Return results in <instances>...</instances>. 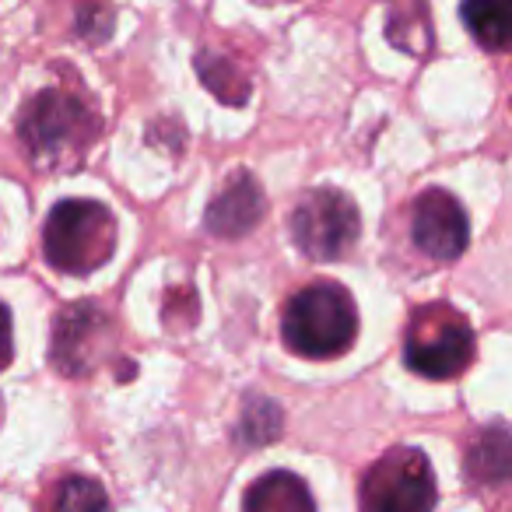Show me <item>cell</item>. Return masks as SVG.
Wrapping results in <instances>:
<instances>
[{
  "mask_svg": "<svg viewBox=\"0 0 512 512\" xmlns=\"http://www.w3.org/2000/svg\"><path fill=\"white\" fill-rule=\"evenodd\" d=\"M116 218L99 200H60L46 218L43 249L57 271L92 274L116 249Z\"/></svg>",
  "mask_w": 512,
  "mask_h": 512,
  "instance_id": "cell-1",
  "label": "cell"
},
{
  "mask_svg": "<svg viewBox=\"0 0 512 512\" xmlns=\"http://www.w3.org/2000/svg\"><path fill=\"white\" fill-rule=\"evenodd\" d=\"M285 344L302 358H337L358 334V313L341 285H309L285 309Z\"/></svg>",
  "mask_w": 512,
  "mask_h": 512,
  "instance_id": "cell-2",
  "label": "cell"
},
{
  "mask_svg": "<svg viewBox=\"0 0 512 512\" xmlns=\"http://www.w3.org/2000/svg\"><path fill=\"white\" fill-rule=\"evenodd\" d=\"M362 232L358 204L344 190H309L292 214V239L309 260H337Z\"/></svg>",
  "mask_w": 512,
  "mask_h": 512,
  "instance_id": "cell-3",
  "label": "cell"
},
{
  "mask_svg": "<svg viewBox=\"0 0 512 512\" xmlns=\"http://www.w3.org/2000/svg\"><path fill=\"white\" fill-rule=\"evenodd\" d=\"M432 505V467L411 446H397L379 456L362 481V512H432Z\"/></svg>",
  "mask_w": 512,
  "mask_h": 512,
  "instance_id": "cell-4",
  "label": "cell"
},
{
  "mask_svg": "<svg viewBox=\"0 0 512 512\" xmlns=\"http://www.w3.org/2000/svg\"><path fill=\"white\" fill-rule=\"evenodd\" d=\"M474 355V334L467 320L446 306H432L414 320L407 337V365L428 379H449L467 369Z\"/></svg>",
  "mask_w": 512,
  "mask_h": 512,
  "instance_id": "cell-5",
  "label": "cell"
},
{
  "mask_svg": "<svg viewBox=\"0 0 512 512\" xmlns=\"http://www.w3.org/2000/svg\"><path fill=\"white\" fill-rule=\"evenodd\" d=\"M92 137V116L64 92H43L25 106L22 141L39 162H64L71 148H85Z\"/></svg>",
  "mask_w": 512,
  "mask_h": 512,
  "instance_id": "cell-6",
  "label": "cell"
},
{
  "mask_svg": "<svg viewBox=\"0 0 512 512\" xmlns=\"http://www.w3.org/2000/svg\"><path fill=\"white\" fill-rule=\"evenodd\" d=\"M414 242L435 260H453L467 246V214L446 190H428L414 207Z\"/></svg>",
  "mask_w": 512,
  "mask_h": 512,
  "instance_id": "cell-7",
  "label": "cell"
},
{
  "mask_svg": "<svg viewBox=\"0 0 512 512\" xmlns=\"http://www.w3.org/2000/svg\"><path fill=\"white\" fill-rule=\"evenodd\" d=\"M260 214H264V190L256 186L249 172H235L218 190V197L211 200L204 221L214 235L228 239V235H246L260 221Z\"/></svg>",
  "mask_w": 512,
  "mask_h": 512,
  "instance_id": "cell-8",
  "label": "cell"
},
{
  "mask_svg": "<svg viewBox=\"0 0 512 512\" xmlns=\"http://www.w3.org/2000/svg\"><path fill=\"white\" fill-rule=\"evenodd\" d=\"M242 512H316L306 481L288 470H271L246 491Z\"/></svg>",
  "mask_w": 512,
  "mask_h": 512,
  "instance_id": "cell-9",
  "label": "cell"
},
{
  "mask_svg": "<svg viewBox=\"0 0 512 512\" xmlns=\"http://www.w3.org/2000/svg\"><path fill=\"white\" fill-rule=\"evenodd\" d=\"M463 22L474 32V39L488 50H505L512 36V11L502 4H467Z\"/></svg>",
  "mask_w": 512,
  "mask_h": 512,
  "instance_id": "cell-10",
  "label": "cell"
},
{
  "mask_svg": "<svg viewBox=\"0 0 512 512\" xmlns=\"http://www.w3.org/2000/svg\"><path fill=\"white\" fill-rule=\"evenodd\" d=\"M467 467L477 481H502L509 474V435H505V428H488L474 442V449L467 456Z\"/></svg>",
  "mask_w": 512,
  "mask_h": 512,
  "instance_id": "cell-11",
  "label": "cell"
},
{
  "mask_svg": "<svg viewBox=\"0 0 512 512\" xmlns=\"http://www.w3.org/2000/svg\"><path fill=\"white\" fill-rule=\"evenodd\" d=\"M50 512H109V498L95 477H67Z\"/></svg>",
  "mask_w": 512,
  "mask_h": 512,
  "instance_id": "cell-12",
  "label": "cell"
},
{
  "mask_svg": "<svg viewBox=\"0 0 512 512\" xmlns=\"http://www.w3.org/2000/svg\"><path fill=\"white\" fill-rule=\"evenodd\" d=\"M197 71H200V78H204V85L211 88V92L218 95L221 102H235V95L228 92V81H232V85H239V88H246V78L235 71L232 60L214 57V53H200ZM235 106H239V102H235Z\"/></svg>",
  "mask_w": 512,
  "mask_h": 512,
  "instance_id": "cell-13",
  "label": "cell"
},
{
  "mask_svg": "<svg viewBox=\"0 0 512 512\" xmlns=\"http://www.w3.org/2000/svg\"><path fill=\"white\" fill-rule=\"evenodd\" d=\"M11 313L4 309V302H0V369L11 362Z\"/></svg>",
  "mask_w": 512,
  "mask_h": 512,
  "instance_id": "cell-14",
  "label": "cell"
}]
</instances>
